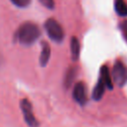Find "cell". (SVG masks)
Segmentation results:
<instances>
[{"label": "cell", "mask_w": 127, "mask_h": 127, "mask_svg": "<svg viewBox=\"0 0 127 127\" xmlns=\"http://www.w3.org/2000/svg\"><path fill=\"white\" fill-rule=\"evenodd\" d=\"M41 31L39 27L32 22L23 23L17 30L15 38L18 43L24 46H30L34 44L40 37Z\"/></svg>", "instance_id": "1"}, {"label": "cell", "mask_w": 127, "mask_h": 127, "mask_svg": "<svg viewBox=\"0 0 127 127\" xmlns=\"http://www.w3.org/2000/svg\"><path fill=\"white\" fill-rule=\"evenodd\" d=\"M45 29H46V32H47L49 38L51 40H53L54 42L61 43L64 40V32L61 24L57 20H55L53 18L47 20L45 23Z\"/></svg>", "instance_id": "2"}, {"label": "cell", "mask_w": 127, "mask_h": 127, "mask_svg": "<svg viewBox=\"0 0 127 127\" xmlns=\"http://www.w3.org/2000/svg\"><path fill=\"white\" fill-rule=\"evenodd\" d=\"M110 73H111L112 80L117 85L123 86L126 83V81H127V67L122 62L117 61L114 64V65L112 67V71Z\"/></svg>", "instance_id": "3"}, {"label": "cell", "mask_w": 127, "mask_h": 127, "mask_svg": "<svg viewBox=\"0 0 127 127\" xmlns=\"http://www.w3.org/2000/svg\"><path fill=\"white\" fill-rule=\"evenodd\" d=\"M20 106H21V110L23 112L24 119H25L27 125L30 126V127H38L39 122H38V120L36 119V117L34 115L31 102L27 98H24V99L21 100Z\"/></svg>", "instance_id": "4"}, {"label": "cell", "mask_w": 127, "mask_h": 127, "mask_svg": "<svg viewBox=\"0 0 127 127\" xmlns=\"http://www.w3.org/2000/svg\"><path fill=\"white\" fill-rule=\"evenodd\" d=\"M72 97L79 105H82V106L85 105V103L87 101L86 87L82 81L75 83V85L73 87V91H72Z\"/></svg>", "instance_id": "5"}, {"label": "cell", "mask_w": 127, "mask_h": 127, "mask_svg": "<svg viewBox=\"0 0 127 127\" xmlns=\"http://www.w3.org/2000/svg\"><path fill=\"white\" fill-rule=\"evenodd\" d=\"M51 57V48L48 43L43 42L42 43V49H41V55H40V64L42 66L47 65L49 63Z\"/></svg>", "instance_id": "6"}, {"label": "cell", "mask_w": 127, "mask_h": 127, "mask_svg": "<svg viewBox=\"0 0 127 127\" xmlns=\"http://www.w3.org/2000/svg\"><path fill=\"white\" fill-rule=\"evenodd\" d=\"M101 80L105 83L106 87L108 89H112L113 88V83H112V77H111V73L108 69V67L106 65H103L101 66V69H100V77Z\"/></svg>", "instance_id": "7"}, {"label": "cell", "mask_w": 127, "mask_h": 127, "mask_svg": "<svg viewBox=\"0 0 127 127\" xmlns=\"http://www.w3.org/2000/svg\"><path fill=\"white\" fill-rule=\"evenodd\" d=\"M105 88H107L106 85H105V83L101 80V78H99L98 81H97V83H96V85H95L94 88H93V91H92V98H93L94 100H100L101 97L103 96L104 92H105Z\"/></svg>", "instance_id": "8"}, {"label": "cell", "mask_w": 127, "mask_h": 127, "mask_svg": "<svg viewBox=\"0 0 127 127\" xmlns=\"http://www.w3.org/2000/svg\"><path fill=\"white\" fill-rule=\"evenodd\" d=\"M79 54H80L79 41L75 37H72L70 39V57L72 61H77L79 58Z\"/></svg>", "instance_id": "9"}, {"label": "cell", "mask_w": 127, "mask_h": 127, "mask_svg": "<svg viewBox=\"0 0 127 127\" xmlns=\"http://www.w3.org/2000/svg\"><path fill=\"white\" fill-rule=\"evenodd\" d=\"M76 76V68L73 67V66H70L66 72H65V75H64V84L66 88L70 87V85L72 84L74 78Z\"/></svg>", "instance_id": "10"}, {"label": "cell", "mask_w": 127, "mask_h": 127, "mask_svg": "<svg viewBox=\"0 0 127 127\" xmlns=\"http://www.w3.org/2000/svg\"><path fill=\"white\" fill-rule=\"evenodd\" d=\"M115 11L121 17H127V3L124 0H115Z\"/></svg>", "instance_id": "11"}, {"label": "cell", "mask_w": 127, "mask_h": 127, "mask_svg": "<svg viewBox=\"0 0 127 127\" xmlns=\"http://www.w3.org/2000/svg\"><path fill=\"white\" fill-rule=\"evenodd\" d=\"M15 6L20 7V8H25L27 6H29V4L31 3V0H10Z\"/></svg>", "instance_id": "12"}, {"label": "cell", "mask_w": 127, "mask_h": 127, "mask_svg": "<svg viewBox=\"0 0 127 127\" xmlns=\"http://www.w3.org/2000/svg\"><path fill=\"white\" fill-rule=\"evenodd\" d=\"M39 2L48 9H54L56 5L54 0H39Z\"/></svg>", "instance_id": "13"}, {"label": "cell", "mask_w": 127, "mask_h": 127, "mask_svg": "<svg viewBox=\"0 0 127 127\" xmlns=\"http://www.w3.org/2000/svg\"><path fill=\"white\" fill-rule=\"evenodd\" d=\"M121 31H122V34L125 38V40L127 41V21H124L122 24H121Z\"/></svg>", "instance_id": "14"}]
</instances>
